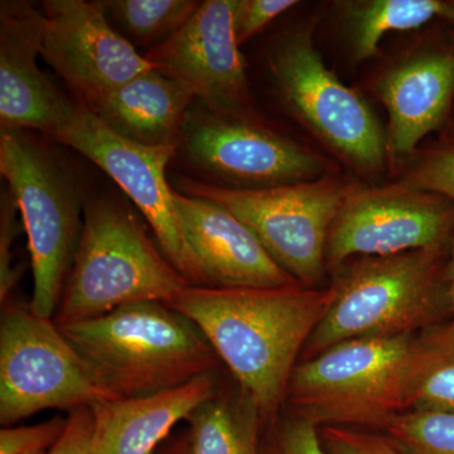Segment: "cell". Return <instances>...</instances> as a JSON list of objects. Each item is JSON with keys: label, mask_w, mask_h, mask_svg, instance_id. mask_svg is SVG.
<instances>
[{"label": "cell", "mask_w": 454, "mask_h": 454, "mask_svg": "<svg viewBox=\"0 0 454 454\" xmlns=\"http://www.w3.org/2000/svg\"><path fill=\"white\" fill-rule=\"evenodd\" d=\"M333 294L331 286H188L167 304L199 325L221 364L269 422L286 404L293 370Z\"/></svg>", "instance_id": "cell-1"}, {"label": "cell", "mask_w": 454, "mask_h": 454, "mask_svg": "<svg viewBox=\"0 0 454 454\" xmlns=\"http://www.w3.org/2000/svg\"><path fill=\"white\" fill-rule=\"evenodd\" d=\"M57 327L118 399L173 389L223 365L199 325L163 301Z\"/></svg>", "instance_id": "cell-2"}, {"label": "cell", "mask_w": 454, "mask_h": 454, "mask_svg": "<svg viewBox=\"0 0 454 454\" xmlns=\"http://www.w3.org/2000/svg\"><path fill=\"white\" fill-rule=\"evenodd\" d=\"M446 249L358 256L336 269L333 300L300 360L340 342L417 334L450 315Z\"/></svg>", "instance_id": "cell-3"}, {"label": "cell", "mask_w": 454, "mask_h": 454, "mask_svg": "<svg viewBox=\"0 0 454 454\" xmlns=\"http://www.w3.org/2000/svg\"><path fill=\"white\" fill-rule=\"evenodd\" d=\"M188 286L133 212L118 200L92 197L53 321H85L137 301L167 304Z\"/></svg>", "instance_id": "cell-4"}, {"label": "cell", "mask_w": 454, "mask_h": 454, "mask_svg": "<svg viewBox=\"0 0 454 454\" xmlns=\"http://www.w3.org/2000/svg\"><path fill=\"white\" fill-rule=\"evenodd\" d=\"M0 173L28 238L29 307L53 319L82 238L86 202L82 186L65 160L31 130L0 129Z\"/></svg>", "instance_id": "cell-5"}, {"label": "cell", "mask_w": 454, "mask_h": 454, "mask_svg": "<svg viewBox=\"0 0 454 454\" xmlns=\"http://www.w3.org/2000/svg\"><path fill=\"white\" fill-rule=\"evenodd\" d=\"M414 336L345 340L300 361L286 404L318 428L384 430L404 411L406 364Z\"/></svg>", "instance_id": "cell-6"}, {"label": "cell", "mask_w": 454, "mask_h": 454, "mask_svg": "<svg viewBox=\"0 0 454 454\" xmlns=\"http://www.w3.org/2000/svg\"><path fill=\"white\" fill-rule=\"evenodd\" d=\"M118 399L66 340L53 319L9 300L0 321V424L16 426L46 409L67 413Z\"/></svg>", "instance_id": "cell-7"}, {"label": "cell", "mask_w": 454, "mask_h": 454, "mask_svg": "<svg viewBox=\"0 0 454 454\" xmlns=\"http://www.w3.org/2000/svg\"><path fill=\"white\" fill-rule=\"evenodd\" d=\"M170 184L184 195L217 203L234 214L301 286L315 288L324 277L328 235L348 196L337 182L315 179L234 190L178 175Z\"/></svg>", "instance_id": "cell-8"}, {"label": "cell", "mask_w": 454, "mask_h": 454, "mask_svg": "<svg viewBox=\"0 0 454 454\" xmlns=\"http://www.w3.org/2000/svg\"><path fill=\"white\" fill-rule=\"evenodd\" d=\"M280 98L318 138L366 173L384 167L387 137L361 95L325 67L309 32H293L269 53Z\"/></svg>", "instance_id": "cell-9"}, {"label": "cell", "mask_w": 454, "mask_h": 454, "mask_svg": "<svg viewBox=\"0 0 454 454\" xmlns=\"http://www.w3.org/2000/svg\"><path fill=\"white\" fill-rule=\"evenodd\" d=\"M239 114L190 112L177 155L200 181L234 190H259L315 181L324 170L317 155Z\"/></svg>", "instance_id": "cell-10"}, {"label": "cell", "mask_w": 454, "mask_h": 454, "mask_svg": "<svg viewBox=\"0 0 454 454\" xmlns=\"http://www.w3.org/2000/svg\"><path fill=\"white\" fill-rule=\"evenodd\" d=\"M53 140L71 146L100 167L127 193L153 230L170 264L191 286H201L199 270L179 227L167 167L177 145L145 146L107 129L94 113L76 101L73 115Z\"/></svg>", "instance_id": "cell-11"}, {"label": "cell", "mask_w": 454, "mask_h": 454, "mask_svg": "<svg viewBox=\"0 0 454 454\" xmlns=\"http://www.w3.org/2000/svg\"><path fill=\"white\" fill-rule=\"evenodd\" d=\"M454 232V202L404 186L346 197L330 230L325 265L336 270L358 256L446 249Z\"/></svg>", "instance_id": "cell-12"}, {"label": "cell", "mask_w": 454, "mask_h": 454, "mask_svg": "<svg viewBox=\"0 0 454 454\" xmlns=\"http://www.w3.org/2000/svg\"><path fill=\"white\" fill-rule=\"evenodd\" d=\"M43 8L42 59L88 109L153 68L109 25L100 2L47 0Z\"/></svg>", "instance_id": "cell-13"}, {"label": "cell", "mask_w": 454, "mask_h": 454, "mask_svg": "<svg viewBox=\"0 0 454 454\" xmlns=\"http://www.w3.org/2000/svg\"><path fill=\"white\" fill-rule=\"evenodd\" d=\"M235 4L236 0L199 3L170 40L145 53L154 70L221 114H240L249 103V80L232 26Z\"/></svg>", "instance_id": "cell-14"}, {"label": "cell", "mask_w": 454, "mask_h": 454, "mask_svg": "<svg viewBox=\"0 0 454 454\" xmlns=\"http://www.w3.org/2000/svg\"><path fill=\"white\" fill-rule=\"evenodd\" d=\"M46 16L31 3H0V129L37 130L52 139L76 103L37 64Z\"/></svg>", "instance_id": "cell-15"}, {"label": "cell", "mask_w": 454, "mask_h": 454, "mask_svg": "<svg viewBox=\"0 0 454 454\" xmlns=\"http://www.w3.org/2000/svg\"><path fill=\"white\" fill-rule=\"evenodd\" d=\"M172 199L201 286L274 288L301 284L277 264L252 230L223 206L175 188Z\"/></svg>", "instance_id": "cell-16"}, {"label": "cell", "mask_w": 454, "mask_h": 454, "mask_svg": "<svg viewBox=\"0 0 454 454\" xmlns=\"http://www.w3.org/2000/svg\"><path fill=\"white\" fill-rule=\"evenodd\" d=\"M221 382L220 372H215L152 395L92 405V454L153 453L179 422L219 390Z\"/></svg>", "instance_id": "cell-17"}, {"label": "cell", "mask_w": 454, "mask_h": 454, "mask_svg": "<svg viewBox=\"0 0 454 454\" xmlns=\"http://www.w3.org/2000/svg\"><path fill=\"white\" fill-rule=\"evenodd\" d=\"M376 90L389 115L387 148L396 158L408 157L447 118L454 98V50L414 57L384 74Z\"/></svg>", "instance_id": "cell-18"}, {"label": "cell", "mask_w": 454, "mask_h": 454, "mask_svg": "<svg viewBox=\"0 0 454 454\" xmlns=\"http://www.w3.org/2000/svg\"><path fill=\"white\" fill-rule=\"evenodd\" d=\"M193 100L190 90L151 68L89 110L107 129L129 142L177 145Z\"/></svg>", "instance_id": "cell-19"}, {"label": "cell", "mask_w": 454, "mask_h": 454, "mask_svg": "<svg viewBox=\"0 0 454 454\" xmlns=\"http://www.w3.org/2000/svg\"><path fill=\"white\" fill-rule=\"evenodd\" d=\"M186 422L188 454H262L264 418L238 384L231 390L221 382Z\"/></svg>", "instance_id": "cell-20"}, {"label": "cell", "mask_w": 454, "mask_h": 454, "mask_svg": "<svg viewBox=\"0 0 454 454\" xmlns=\"http://www.w3.org/2000/svg\"><path fill=\"white\" fill-rule=\"evenodd\" d=\"M404 411L454 414V319L415 334L406 364Z\"/></svg>", "instance_id": "cell-21"}, {"label": "cell", "mask_w": 454, "mask_h": 454, "mask_svg": "<svg viewBox=\"0 0 454 454\" xmlns=\"http://www.w3.org/2000/svg\"><path fill=\"white\" fill-rule=\"evenodd\" d=\"M346 8L358 59L375 56L387 32L411 31L434 20L454 26L452 0H367L348 3Z\"/></svg>", "instance_id": "cell-22"}, {"label": "cell", "mask_w": 454, "mask_h": 454, "mask_svg": "<svg viewBox=\"0 0 454 454\" xmlns=\"http://www.w3.org/2000/svg\"><path fill=\"white\" fill-rule=\"evenodd\" d=\"M110 17L131 44L146 52L170 40L199 7L195 0H104Z\"/></svg>", "instance_id": "cell-23"}, {"label": "cell", "mask_w": 454, "mask_h": 454, "mask_svg": "<svg viewBox=\"0 0 454 454\" xmlns=\"http://www.w3.org/2000/svg\"><path fill=\"white\" fill-rule=\"evenodd\" d=\"M382 432L411 454H454V414L403 411Z\"/></svg>", "instance_id": "cell-24"}, {"label": "cell", "mask_w": 454, "mask_h": 454, "mask_svg": "<svg viewBox=\"0 0 454 454\" xmlns=\"http://www.w3.org/2000/svg\"><path fill=\"white\" fill-rule=\"evenodd\" d=\"M262 454H328L319 428L300 415L279 417L265 422Z\"/></svg>", "instance_id": "cell-25"}, {"label": "cell", "mask_w": 454, "mask_h": 454, "mask_svg": "<svg viewBox=\"0 0 454 454\" xmlns=\"http://www.w3.org/2000/svg\"><path fill=\"white\" fill-rule=\"evenodd\" d=\"M319 437L328 454H411L385 432L322 427Z\"/></svg>", "instance_id": "cell-26"}, {"label": "cell", "mask_w": 454, "mask_h": 454, "mask_svg": "<svg viewBox=\"0 0 454 454\" xmlns=\"http://www.w3.org/2000/svg\"><path fill=\"white\" fill-rule=\"evenodd\" d=\"M67 417H53L32 426L3 427L0 454H47L64 434Z\"/></svg>", "instance_id": "cell-27"}, {"label": "cell", "mask_w": 454, "mask_h": 454, "mask_svg": "<svg viewBox=\"0 0 454 454\" xmlns=\"http://www.w3.org/2000/svg\"><path fill=\"white\" fill-rule=\"evenodd\" d=\"M20 207L9 188H5L0 199V301L4 304L11 300L20 279V269L13 267V247L23 227L22 219H18Z\"/></svg>", "instance_id": "cell-28"}, {"label": "cell", "mask_w": 454, "mask_h": 454, "mask_svg": "<svg viewBox=\"0 0 454 454\" xmlns=\"http://www.w3.org/2000/svg\"><path fill=\"white\" fill-rule=\"evenodd\" d=\"M406 186L446 197L454 202V145L429 154L406 177Z\"/></svg>", "instance_id": "cell-29"}, {"label": "cell", "mask_w": 454, "mask_h": 454, "mask_svg": "<svg viewBox=\"0 0 454 454\" xmlns=\"http://www.w3.org/2000/svg\"><path fill=\"white\" fill-rule=\"evenodd\" d=\"M297 4L295 0H236L232 26L239 46Z\"/></svg>", "instance_id": "cell-30"}, {"label": "cell", "mask_w": 454, "mask_h": 454, "mask_svg": "<svg viewBox=\"0 0 454 454\" xmlns=\"http://www.w3.org/2000/svg\"><path fill=\"white\" fill-rule=\"evenodd\" d=\"M92 433L91 409H74L67 413L64 434L47 454H92Z\"/></svg>", "instance_id": "cell-31"}, {"label": "cell", "mask_w": 454, "mask_h": 454, "mask_svg": "<svg viewBox=\"0 0 454 454\" xmlns=\"http://www.w3.org/2000/svg\"><path fill=\"white\" fill-rule=\"evenodd\" d=\"M444 282H446V295L448 309L450 315L454 319V232L448 245V255L446 262V273H444Z\"/></svg>", "instance_id": "cell-32"}, {"label": "cell", "mask_w": 454, "mask_h": 454, "mask_svg": "<svg viewBox=\"0 0 454 454\" xmlns=\"http://www.w3.org/2000/svg\"><path fill=\"white\" fill-rule=\"evenodd\" d=\"M152 454H188V439L186 429L170 435Z\"/></svg>", "instance_id": "cell-33"}]
</instances>
